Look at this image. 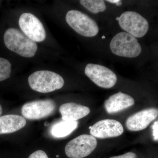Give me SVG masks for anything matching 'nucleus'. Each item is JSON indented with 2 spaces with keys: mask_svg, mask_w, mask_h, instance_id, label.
<instances>
[{
  "mask_svg": "<svg viewBox=\"0 0 158 158\" xmlns=\"http://www.w3.org/2000/svg\"><path fill=\"white\" fill-rule=\"evenodd\" d=\"M77 121L58 122L54 124L51 130L52 135L56 138H63L70 135L77 127Z\"/></svg>",
  "mask_w": 158,
  "mask_h": 158,
  "instance_id": "nucleus-15",
  "label": "nucleus"
},
{
  "mask_svg": "<svg viewBox=\"0 0 158 158\" xmlns=\"http://www.w3.org/2000/svg\"><path fill=\"white\" fill-rule=\"evenodd\" d=\"M116 20H118V17H117L116 18Z\"/></svg>",
  "mask_w": 158,
  "mask_h": 158,
  "instance_id": "nucleus-25",
  "label": "nucleus"
},
{
  "mask_svg": "<svg viewBox=\"0 0 158 158\" xmlns=\"http://www.w3.org/2000/svg\"><path fill=\"white\" fill-rule=\"evenodd\" d=\"M111 52L118 56L135 58L141 54V47L137 38L126 32L116 34L110 44Z\"/></svg>",
  "mask_w": 158,
  "mask_h": 158,
  "instance_id": "nucleus-3",
  "label": "nucleus"
},
{
  "mask_svg": "<svg viewBox=\"0 0 158 158\" xmlns=\"http://www.w3.org/2000/svg\"><path fill=\"white\" fill-rule=\"evenodd\" d=\"M2 106L0 105V116L2 115Z\"/></svg>",
  "mask_w": 158,
  "mask_h": 158,
  "instance_id": "nucleus-22",
  "label": "nucleus"
},
{
  "mask_svg": "<svg viewBox=\"0 0 158 158\" xmlns=\"http://www.w3.org/2000/svg\"><path fill=\"white\" fill-rule=\"evenodd\" d=\"M158 121H156L152 125V135L155 141H158Z\"/></svg>",
  "mask_w": 158,
  "mask_h": 158,
  "instance_id": "nucleus-20",
  "label": "nucleus"
},
{
  "mask_svg": "<svg viewBox=\"0 0 158 158\" xmlns=\"http://www.w3.org/2000/svg\"><path fill=\"white\" fill-rule=\"evenodd\" d=\"M80 2L85 8L95 14L105 11L106 8L102 0H81Z\"/></svg>",
  "mask_w": 158,
  "mask_h": 158,
  "instance_id": "nucleus-16",
  "label": "nucleus"
},
{
  "mask_svg": "<svg viewBox=\"0 0 158 158\" xmlns=\"http://www.w3.org/2000/svg\"><path fill=\"white\" fill-rule=\"evenodd\" d=\"M19 24L23 33L35 42H42L46 37L43 25L36 16L31 13L21 15Z\"/></svg>",
  "mask_w": 158,
  "mask_h": 158,
  "instance_id": "nucleus-8",
  "label": "nucleus"
},
{
  "mask_svg": "<svg viewBox=\"0 0 158 158\" xmlns=\"http://www.w3.org/2000/svg\"><path fill=\"white\" fill-rule=\"evenodd\" d=\"M135 103V100L131 96L119 92L106 100L104 106L107 113L114 114L132 106Z\"/></svg>",
  "mask_w": 158,
  "mask_h": 158,
  "instance_id": "nucleus-12",
  "label": "nucleus"
},
{
  "mask_svg": "<svg viewBox=\"0 0 158 158\" xmlns=\"http://www.w3.org/2000/svg\"><path fill=\"white\" fill-rule=\"evenodd\" d=\"M105 38H106V37H105V36H103L102 37V39H105Z\"/></svg>",
  "mask_w": 158,
  "mask_h": 158,
  "instance_id": "nucleus-24",
  "label": "nucleus"
},
{
  "mask_svg": "<svg viewBox=\"0 0 158 158\" xmlns=\"http://www.w3.org/2000/svg\"><path fill=\"white\" fill-rule=\"evenodd\" d=\"M28 158H49L48 156L44 151L37 150L31 154Z\"/></svg>",
  "mask_w": 158,
  "mask_h": 158,
  "instance_id": "nucleus-18",
  "label": "nucleus"
},
{
  "mask_svg": "<svg viewBox=\"0 0 158 158\" xmlns=\"http://www.w3.org/2000/svg\"><path fill=\"white\" fill-rule=\"evenodd\" d=\"M97 141L91 135H83L69 142L65 146V154L69 158H84L90 154L97 146Z\"/></svg>",
  "mask_w": 158,
  "mask_h": 158,
  "instance_id": "nucleus-6",
  "label": "nucleus"
},
{
  "mask_svg": "<svg viewBox=\"0 0 158 158\" xmlns=\"http://www.w3.org/2000/svg\"><path fill=\"white\" fill-rule=\"evenodd\" d=\"M85 73L92 82L101 88H113L117 82V76L115 73L103 65L89 63L85 67Z\"/></svg>",
  "mask_w": 158,
  "mask_h": 158,
  "instance_id": "nucleus-7",
  "label": "nucleus"
},
{
  "mask_svg": "<svg viewBox=\"0 0 158 158\" xmlns=\"http://www.w3.org/2000/svg\"><path fill=\"white\" fill-rule=\"evenodd\" d=\"M118 24L123 30L135 37L141 38L146 34L149 28L147 20L135 11L123 12L118 17Z\"/></svg>",
  "mask_w": 158,
  "mask_h": 158,
  "instance_id": "nucleus-5",
  "label": "nucleus"
},
{
  "mask_svg": "<svg viewBox=\"0 0 158 158\" xmlns=\"http://www.w3.org/2000/svg\"><path fill=\"white\" fill-rule=\"evenodd\" d=\"M29 85L32 90L42 93H48L62 88L64 79L59 74L48 70L35 72L28 78Z\"/></svg>",
  "mask_w": 158,
  "mask_h": 158,
  "instance_id": "nucleus-2",
  "label": "nucleus"
},
{
  "mask_svg": "<svg viewBox=\"0 0 158 158\" xmlns=\"http://www.w3.org/2000/svg\"><path fill=\"white\" fill-rule=\"evenodd\" d=\"M26 123L25 118L19 115L0 116V135L15 132L24 127Z\"/></svg>",
  "mask_w": 158,
  "mask_h": 158,
  "instance_id": "nucleus-14",
  "label": "nucleus"
},
{
  "mask_svg": "<svg viewBox=\"0 0 158 158\" xmlns=\"http://www.w3.org/2000/svg\"><path fill=\"white\" fill-rule=\"evenodd\" d=\"M66 22L77 33L85 37H93L99 32L96 22L87 15L78 11L72 10L65 16Z\"/></svg>",
  "mask_w": 158,
  "mask_h": 158,
  "instance_id": "nucleus-4",
  "label": "nucleus"
},
{
  "mask_svg": "<svg viewBox=\"0 0 158 158\" xmlns=\"http://www.w3.org/2000/svg\"><path fill=\"white\" fill-rule=\"evenodd\" d=\"M124 131L123 127L119 122L114 119L100 120L92 126L90 129L91 135L101 139L117 137Z\"/></svg>",
  "mask_w": 158,
  "mask_h": 158,
  "instance_id": "nucleus-10",
  "label": "nucleus"
},
{
  "mask_svg": "<svg viewBox=\"0 0 158 158\" xmlns=\"http://www.w3.org/2000/svg\"><path fill=\"white\" fill-rule=\"evenodd\" d=\"M110 158H137V156L135 153L129 152L122 155L115 156Z\"/></svg>",
  "mask_w": 158,
  "mask_h": 158,
  "instance_id": "nucleus-19",
  "label": "nucleus"
},
{
  "mask_svg": "<svg viewBox=\"0 0 158 158\" xmlns=\"http://www.w3.org/2000/svg\"><path fill=\"white\" fill-rule=\"evenodd\" d=\"M158 116V109L151 108L133 114L127 118V127L130 131H138L146 128Z\"/></svg>",
  "mask_w": 158,
  "mask_h": 158,
  "instance_id": "nucleus-11",
  "label": "nucleus"
},
{
  "mask_svg": "<svg viewBox=\"0 0 158 158\" xmlns=\"http://www.w3.org/2000/svg\"><path fill=\"white\" fill-rule=\"evenodd\" d=\"M62 119L66 121H77L84 118L90 113L88 107L73 102L63 104L59 107Z\"/></svg>",
  "mask_w": 158,
  "mask_h": 158,
  "instance_id": "nucleus-13",
  "label": "nucleus"
},
{
  "mask_svg": "<svg viewBox=\"0 0 158 158\" xmlns=\"http://www.w3.org/2000/svg\"><path fill=\"white\" fill-rule=\"evenodd\" d=\"M4 41L9 49L25 58L34 57L37 51V45L35 41L19 30L13 28L6 31Z\"/></svg>",
  "mask_w": 158,
  "mask_h": 158,
  "instance_id": "nucleus-1",
  "label": "nucleus"
},
{
  "mask_svg": "<svg viewBox=\"0 0 158 158\" xmlns=\"http://www.w3.org/2000/svg\"><path fill=\"white\" fill-rule=\"evenodd\" d=\"M56 109V104L52 99L34 101L25 104L21 109L24 117L30 120H37L50 116Z\"/></svg>",
  "mask_w": 158,
  "mask_h": 158,
  "instance_id": "nucleus-9",
  "label": "nucleus"
},
{
  "mask_svg": "<svg viewBox=\"0 0 158 158\" xmlns=\"http://www.w3.org/2000/svg\"><path fill=\"white\" fill-rule=\"evenodd\" d=\"M120 0H108V1H106V2H110L111 3H115V4H117V3L120 2Z\"/></svg>",
  "mask_w": 158,
  "mask_h": 158,
  "instance_id": "nucleus-21",
  "label": "nucleus"
},
{
  "mask_svg": "<svg viewBox=\"0 0 158 158\" xmlns=\"http://www.w3.org/2000/svg\"><path fill=\"white\" fill-rule=\"evenodd\" d=\"M11 67V63L8 60L0 57V81L10 77Z\"/></svg>",
  "mask_w": 158,
  "mask_h": 158,
  "instance_id": "nucleus-17",
  "label": "nucleus"
},
{
  "mask_svg": "<svg viewBox=\"0 0 158 158\" xmlns=\"http://www.w3.org/2000/svg\"><path fill=\"white\" fill-rule=\"evenodd\" d=\"M116 6H120L122 5V1H120V2L117 3V4H116Z\"/></svg>",
  "mask_w": 158,
  "mask_h": 158,
  "instance_id": "nucleus-23",
  "label": "nucleus"
}]
</instances>
